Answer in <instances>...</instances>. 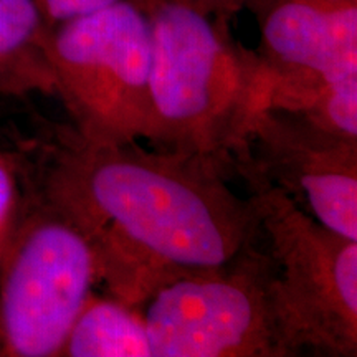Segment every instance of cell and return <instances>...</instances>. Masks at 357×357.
I'll use <instances>...</instances> for the list:
<instances>
[{"label": "cell", "mask_w": 357, "mask_h": 357, "mask_svg": "<svg viewBox=\"0 0 357 357\" xmlns=\"http://www.w3.org/2000/svg\"><path fill=\"white\" fill-rule=\"evenodd\" d=\"M35 190L86 231L96 281L136 307L178 276L220 265L260 238L248 195L229 187L213 160L144 149L137 141L102 144L60 129L43 147Z\"/></svg>", "instance_id": "obj_1"}, {"label": "cell", "mask_w": 357, "mask_h": 357, "mask_svg": "<svg viewBox=\"0 0 357 357\" xmlns=\"http://www.w3.org/2000/svg\"><path fill=\"white\" fill-rule=\"evenodd\" d=\"M151 25V126L154 149L197 155L231 171L271 79L257 50L215 19L172 0H136Z\"/></svg>", "instance_id": "obj_2"}, {"label": "cell", "mask_w": 357, "mask_h": 357, "mask_svg": "<svg viewBox=\"0 0 357 357\" xmlns=\"http://www.w3.org/2000/svg\"><path fill=\"white\" fill-rule=\"evenodd\" d=\"M273 265L284 357L357 356V240L316 220L255 167L247 144L231 155Z\"/></svg>", "instance_id": "obj_3"}, {"label": "cell", "mask_w": 357, "mask_h": 357, "mask_svg": "<svg viewBox=\"0 0 357 357\" xmlns=\"http://www.w3.org/2000/svg\"><path fill=\"white\" fill-rule=\"evenodd\" d=\"M151 25L136 0L50 26L47 55L55 95L83 139L121 144L151 126Z\"/></svg>", "instance_id": "obj_4"}, {"label": "cell", "mask_w": 357, "mask_h": 357, "mask_svg": "<svg viewBox=\"0 0 357 357\" xmlns=\"http://www.w3.org/2000/svg\"><path fill=\"white\" fill-rule=\"evenodd\" d=\"M32 192L0 258V357H58L96 283L86 231Z\"/></svg>", "instance_id": "obj_5"}, {"label": "cell", "mask_w": 357, "mask_h": 357, "mask_svg": "<svg viewBox=\"0 0 357 357\" xmlns=\"http://www.w3.org/2000/svg\"><path fill=\"white\" fill-rule=\"evenodd\" d=\"M258 240V238H257ZM257 240L159 288L142 311L153 357H284L273 265Z\"/></svg>", "instance_id": "obj_6"}, {"label": "cell", "mask_w": 357, "mask_h": 357, "mask_svg": "<svg viewBox=\"0 0 357 357\" xmlns=\"http://www.w3.org/2000/svg\"><path fill=\"white\" fill-rule=\"evenodd\" d=\"M270 106L357 136V0H247Z\"/></svg>", "instance_id": "obj_7"}, {"label": "cell", "mask_w": 357, "mask_h": 357, "mask_svg": "<svg viewBox=\"0 0 357 357\" xmlns=\"http://www.w3.org/2000/svg\"><path fill=\"white\" fill-rule=\"evenodd\" d=\"M248 158L316 220L357 240V137L298 111L268 106L257 116Z\"/></svg>", "instance_id": "obj_8"}, {"label": "cell", "mask_w": 357, "mask_h": 357, "mask_svg": "<svg viewBox=\"0 0 357 357\" xmlns=\"http://www.w3.org/2000/svg\"><path fill=\"white\" fill-rule=\"evenodd\" d=\"M48 32L35 0H0V95H55Z\"/></svg>", "instance_id": "obj_9"}, {"label": "cell", "mask_w": 357, "mask_h": 357, "mask_svg": "<svg viewBox=\"0 0 357 357\" xmlns=\"http://www.w3.org/2000/svg\"><path fill=\"white\" fill-rule=\"evenodd\" d=\"M58 357H153L142 311L91 294Z\"/></svg>", "instance_id": "obj_10"}, {"label": "cell", "mask_w": 357, "mask_h": 357, "mask_svg": "<svg viewBox=\"0 0 357 357\" xmlns=\"http://www.w3.org/2000/svg\"><path fill=\"white\" fill-rule=\"evenodd\" d=\"M24 204L20 166L10 154L0 153V258L6 250Z\"/></svg>", "instance_id": "obj_11"}, {"label": "cell", "mask_w": 357, "mask_h": 357, "mask_svg": "<svg viewBox=\"0 0 357 357\" xmlns=\"http://www.w3.org/2000/svg\"><path fill=\"white\" fill-rule=\"evenodd\" d=\"M118 0H35L47 24L53 26L61 22L95 12Z\"/></svg>", "instance_id": "obj_12"}, {"label": "cell", "mask_w": 357, "mask_h": 357, "mask_svg": "<svg viewBox=\"0 0 357 357\" xmlns=\"http://www.w3.org/2000/svg\"><path fill=\"white\" fill-rule=\"evenodd\" d=\"M172 2L190 7L205 15L215 17V19L231 22L236 13L243 10L247 0H172Z\"/></svg>", "instance_id": "obj_13"}]
</instances>
